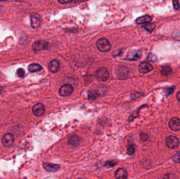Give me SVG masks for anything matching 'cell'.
<instances>
[{
  "label": "cell",
  "instance_id": "cell-25",
  "mask_svg": "<svg viewBox=\"0 0 180 179\" xmlns=\"http://www.w3.org/2000/svg\"><path fill=\"white\" fill-rule=\"evenodd\" d=\"M17 74L21 78H23L25 76V71L22 68H19L17 69Z\"/></svg>",
  "mask_w": 180,
  "mask_h": 179
},
{
  "label": "cell",
  "instance_id": "cell-14",
  "mask_svg": "<svg viewBox=\"0 0 180 179\" xmlns=\"http://www.w3.org/2000/svg\"><path fill=\"white\" fill-rule=\"evenodd\" d=\"M127 171L123 168H119L115 172V177L116 179H127Z\"/></svg>",
  "mask_w": 180,
  "mask_h": 179
},
{
  "label": "cell",
  "instance_id": "cell-26",
  "mask_svg": "<svg viewBox=\"0 0 180 179\" xmlns=\"http://www.w3.org/2000/svg\"><path fill=\"white\" fill-rule=\"evenodd\" d=\"M117 162H116L115 161H107V162H106V164H105V167L107 168H110L113 167H114L116 164Z\"/></svg>",
  "mask_w": 180,
  "mask_h": 179
},
{
  "label": "cell",
  "instance_id": "cell-1",
  "mask_svg": "<svg viewBox=\"0 0 180 179\" xmlns=\"http://www.w3.org/2000/svg\"><path fill=\"white\" fill-rule=\"evenodd\" d=\"M95 77L100 81H106L110 77L109 71L106 68L100 67L97 69L95 73Z\"/></svg>",
  "mask_w": 180,
  "mask_h": 179
},
{
  "label": "cell",
  "instance_id": "cell-30",
  "mask_svg": "<svg viewBox=\"0 0 180 179\" xmlns=\"http://www.w3.org/2000/svg\"><path fill=\"white\" fill-rule=\"evenodd\" d=\"M59 2L62 4H66L67 3H69V2H72L73 1H59Z\"/></svg>",
  "mask_w": 180,
  "mask_h": 179
},
{
  "label": "cell",
  "instance_id": "cell-33",
  "mask_svg": "<svg viewBox=\"0 0 180 179\" xmlns=\"http://www.w3.org/2000/svg\"></svg>",
  "mask_w": 180,
  "mask_h": 179
},
{
  "label": "cell",
  "instance_id": "cell-19",
  "mask_svg": "<svg viewBox=\"0 0 180 179\" xmlns=\"http://www.w3.org/2000/svg\"><path fill=\"white\" fill-rule=\"evenodd\" d=\"M172 72V69L170 67V66H164L162 67L161 71V74L165 76L170 75L171 74Z\"/></svg>",
  "mask_w": 180,
  "mask_h": 179
},
{
  "label": "cell",
  "instance_id": "cell-18",
  "mask_svg": "<svg viewBox=\"0 0 180 179\" xmlns=\"http://www.w3.org/2000/svg\"><path fill=\"white\" fill-rule=\"evenodd\" d=\"M42 69V67L40 65L37 64H31L29 65V67H28L29 71L31 73L40 71Z\"/></svg>",
  "mask_w": 180,
  "mask_h": 179
},
{
  "label": "cell",
  "instance_id": "cell-12",
  "mask_svg": "<svg viewBox=\"0 0 180 179\" xmlns=\"http://www.w3.org/2000/svg\"><path fill=\"white\" fill-rule=\"evenodd\" d=\"M48 68L51 73H57L60 69L59 61L57 59H53L48 65Z\"/></svg>",
  "mask_w": 180,
  "mask_h": 179
},
{
  "label": "cell",
  "instance_id": "cell-3",
  "mask_svg": "<svg viewBox=\"0 0 180 179\" xmlns=\"http://www.w3.org/2000/svg\"><path fill=\"white\" fill-rule=\"evenodd\" d=\"M129 75V69L125 66H119L116 71V75L120 80H124L127 79Z\"/></svg>",
  "mask_w": 180,
  "mask_h": 179
},
{
  "label": "cell",
  "instance_id": "cell-5",
  "mask_svg": "<svg viewBox=\"0 0 180 179\" xmlns=\"http://www.w3.org/2000/svg\"><path fill=\"white\" fill-rule=\"evenodd\" d=\"M165 143L170 149H175L179 145V140L177 137L173 135H170L166 139Z\"/></svg>",
  "mask_w": 180,
  "mask_h": 179
},
{
  "label": "cell",
  "instance_id": "cell-20",
  "mask_svg": "<svg viewBox=\"0 0 180 179\" xmlns=\"http://www.w3.org/2000/svg\"><path fill=\"white\" fill-rule=\"evenodd\" d=\"M99 96V93L95 90L88 91V98L89 100H95L98 98Z\"/></svg>",
  "mask_w": 180,
  "mask_h": 179
},
{
  "label": "cell",
  "instance_id": "cell-24",
  "mask_svg": "<svg viewBox=\"0 0 180 179\" xmlns=\"http://www.w3.org/2000/svg\"><path fill=\"white\" fill-rule=\"evenodd\" d=\"M174 90H175V88L174 87H169V88H167V89H165L164 90V94H165L166 96H168V95H170V94H171L172 93H173V91H174Z\"/></svg>",
  "mask_w": 180,
  "mask_h": 179
},
{
  "label": "cell",
  "instance_id": "cell-23",
  "mask_svg": "<svg viewBox=\"0 0 180 179\" xmlns=\"http://www.w3.org/2000/svg\"><path fill=\"white\" fill-rule=\"evenodd\" d=\"M172 160H173L174 162L176 163H180V151L177 153L172 157Z\"/></svg>",
  "mask_w": 180,
  "mask_h": 179
},
{
  "label": "cell",
  "instance_id": "cell-6",
  "mask_svg": "<svg viewBox=\"0 0 180 179\" xmlns=\"http://www.w3.org/2000/svg\"><path fill=\"white\" fill-rule=\"evenodd\" d=\"M73 87L72 85L65 84L61 87L59 90V94L63 97L68 96L73 93Z\"/></svg>",
  "mask_w": 180,
  "mask_h": 179
},
{
  "label": "cell",
  "instance_id": "cell-8",
  "mask_svg": "<svg viewBox=\"0 0 180 179\" xmlns=\"http://www.w3.org/2000/svg\"><path fill=\"white\" fill-rule=\"evenodd\" d=\"M45 108L42 103H36L33 107V113L36 116H42L45 112Z\"/></svg>",
  "mask_w": 180,
  "mask_h": 179
},
{
  "label": "cell",
  "instance_id": "cell-10",
  "mask_svg": "<svg viewBox=\"0 0 180 179\" xmlns=\"http://www.w3.org/2000/svg\"><path fill=\"white\" fill-rule=\"evenodd\" d=\"M153 69V67L151 64L146 62H143L140 63L139 66V71L143 74L149 73Z\"/></svg>",
  "mask_w": 180,
  "mask_h": 179
},
{
  "label": "cell",
  "instance_id": "cell-15",
  "mask_svg": "<svg viewBox=\"0 0 180 179\" xmlns=\"http://www.w3.org/2000/svg\"><path fill=\"white\" fill-rule=\"evenodd\" d=\"M152 17L149 15H144L139 17L136 20V23L137 24H142L149 23L151 21Z\"/></svg>",
  "mask_w": 180,
  "mask_h": 179
},
{
  "label": "cell",
  "instance_id": "cell-4",
  "mask_svg": "<svg viewBox=\"0 0 180 179\" xmlns=\"http://www.w3.org/2000/svg\"><path fill=\"white\" fill-rule=\"evenodd\" d=\"M49 47V43L44 41H37L33 44L32 49L34 52H37L43 50L48 49Z\"/></svg>",
  "mask_w": 180,
  "mask_h": 179
},
{
  "label": "cell",
  "instance_id": "cell-28",
  "mask_svg": "<svg viewBox=\"0 0 180 179\" xmlns=\"http://www.w3.org/2000/svg\"><path fill=\"white\" fill-rule=\"evenodd\" d=\"M140 138L142 140L145 141L148 140V139H149V135L147 134L141 133L140 134Z\"/></svg>",
  "mask_w": 180,
  "mask_h": 179
},
{
  "label": "cell",
  "instance_id": "cell-32",
  "mask_svg": "<svg viewBox=\"0 0 180 179\" xmlns=\"http://www.w3.org/2000/svg\"><path fill=\"white\" fill-rule=\"evenodd\" d=\"M1 90H2V89L0 88V94H1Z\"/></svg>",
  "mask_w": 180,
  "mask_h": 179
},
{
  "label": "cell",
  "instance_id": "cell-9",
  "mask_svg": "<svg viewBox=\"0 0 180 179\" xmlns=\"http://www.w3.org/2000/svg\"><path fill=\"white\" fill-rule=\"evenodd\" d=\"M14 142V137L13 134L7 133L2 138V144L5 147H10Z\"/></svg>",
  "mask_w": 180,
  "mask_h": 179
},
{
  "label": "cell",
  "instance_id": "cell-7",
  "mask_svg": "<svg viewBox=\"0 0 180 179\" xmlns=\"http://www.w3.org/2000/svg\"><path fill=\"white\" fill-rule=\"evenodd\" d=\"M31 24L34 29H37L41 25L42 19L41 16L37 13H33L30 16Z\"/></svg>",
  "mask_w": 180,
  "mask_h": 179
},
{
  "label": "cell",
  "instance_id": "cell-13",
  "mask_svg": "<svg viewBox=\"0 0 180 179\" xmlns=\"http://www.w3.org/2000/svg\"><path fill=\"white\" fill-rule=\"evenodd\" d=\"M43 167L46 171L50 172H55L60 169V166L59 164L51 163L50 162H45L43 163Z\"/></svg>",
  "mask_w": 180,
  "mask_h": 179
},
{
  "label": "cell",
  "instance_id": "cell-2",
  "mask_svg": "<svg viewBox=\"0 0 180 179\" xmlns=\"http://www.w3.org/2000/svg\"><path fill=\"white\" fill-rule=\"evenodd\" d=\"M96 45L98 49L102 52H107L110 50L111 45L107 39L101 38L97 40Z\"/></svg>",
  "mask_w": 180,
  "mask_h": 179
},
{
  "label": "cell",
  "instance_id": "cell-29",
  "mask_svg": "<svg viewBox=\"0 0 180 179\" xmlns=\"http://www.w3.org/2000/svg\"><path fill=\"white\" fill-rule=\"evenodd\" d=\"M173 4L174 8L176 10H178L180 7V5L178 3V1H173Z\"/></svg>",
  "mask_w": 180,
  "mask_h": 179
},
{
  "label": "cell",
  "instance_id": "cell-27",
  "mask_svg": "<svg viewBox=\"0 0 180 179\" xmlns=\"http://www.w3.org/2000/svg\"><path fill=\"white\" fill-rule=\"evenodd\" d=\"M148 58V60H149V61H152V62L156 61V56L154 55V54H152V53L151 54L150 53V54L148 55V58Z\"/></svg>",
  "mask_w": 180,
  "mask_h": 179
},
{
  "label": "cell",
  "instance_id": "cell-21",
  "mask_svg": "<svg viewBox=\"0 0 180 179\" xmlns=\"http://www.w3.org/2000/svg\"><path fill=\"white\" fill-rule=\"evenodd\" d=\"M155 25L153 23H149V24H145L142 26L143 29L145 30L148 32L151 33L154 30L155 28Z\"/></svg>",
  "mask_w": 180,
  "mask_h": 179
},
{
  "label": "cell",
  "instance_id": "cell-11",
  "mask_svg": "<svg viewBox=\"0 0 180 179\" xmlns=\"http://www.w3.org/2000/svg\"><path fill=\"white\" fill-rule=\"evenodd\" d=\"M170 128L174 131H178L180 130V120L178 118L173 117L171 119L168 123Z\"/></svg>",
  "mask_w": 180,
  "mask_h": 179
},
{
  "label": "cell",
  "instance_id": "cell-16",
  "mask_svg": "<svg viewBox=\"0 0 180 179\" xmlns=\"http://www.w3.org/2000/svg\"><path fill=\"white\" fill-rule=\"evenodd\" d=\"M79 143L80 140L77 135H72L69 138L68 144H70V145L74 147H77L79 145Z\"/></svg>",
  "mask_w": 180,
  "mask_h": 179
},
{
  "label": "cell",
  "instance_id": "cell-17",
  "mask_svg": "<svg viewBox=\"0 0 180 179\" xmlns=\"http://www.w3.org/2000/svg\"><path fill=\"white\" fill-rule=\"evenodd\" d=\"M141 57V53L139 52H136L131 53L127 55V57L125 59L127 61H135Z\"/></svg>",
  "mask_w": 180,
  "mask_h": 179
},
{
  "label": "cell",
  "instance_id": "cell-22",
  "mask_svg": "<svg viewBox=\"0 0 180 179\" xmlns=\"http://www.w3.org/2000/svg\"><path fill=\"white\" fill-rule=\"evenodd\" d=\"M135 152V147L133 145H130L127 148V153L129 155H131L133 154Z\"/></svg>",
  "mask_w": 180,
  "mask_h": 179
},
{
  "label": "cell",
  "instance_id": "cell-31",
  "mask_svg": "<svg viewBox=\"0 0 180 179\" xmlns=\"http://www.w3.org/2000/svg\"><path fill=\"white\" fill-rule=\"evenodd\" d=\"M177 98L178 101L180 102V91L178 92L177 95Z\"/></svg>",
  "mask_w": 180,
  "mask_h": 179
}]
</instances>
